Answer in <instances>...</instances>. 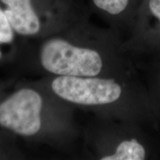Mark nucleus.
I'll return each mask as SVG.
<instances>
[{
    "instance_id": "423d86ee",
    "label": "nucleus",
    "mask_w": 160,
    "mask_h": 160,
    "mask_svg": "<svg viewBox=\"0 0 160 160\" xmlns=\"http://www.w3.org/2000/svg\"><path fill=\"white\" fill-rule=\"evenodd\" d=\"M16 33L12 28L8 19L0 6V62L3 58L2 47L3 45H11L14 41Z\"/></svg>"
},
{
    "instance_id": "0eeeda50",
    "label": "nucleus",
    "mask_w": 160,
    "mask_h": 160,
    "mask_svg": "<svg viewBox=\"0 0 160 160\" xmlns=\"http://www.w3.org/2000/svg\"><path fill=\"white\" fill-rule=\"evenodd\" d=\"M98 9L111 15H118L126 9L129 0H92Z\"/></svg>"
},
{
    "instance_id": "7ed1b4c3",
    "label": "nucleus",
    "mask_w": 160,
    "mask_h": 160,
    "mask_svg": "<svg viewBox=\"0 0 160 160\" xmlns=\"http://www.w3.org/2000/svg\"><path fill=\"white\" fill-rule=\"evenodd\" d=\"M49 87L53 94L65 102L87 107L114 102L122 92L114 79L97 77L53 76Z\"/></svg>"
},
{
    "instance_id": "39448f33",
    "label": "nucleus",
    "mask_w": 160,
    "mask_h": 160,
    "mask_svg": "<svg viewBox=\"0 0 160 160\" xmlns=\"http://www.w3.org/2000/svg\"><path fill=\"white\" fill-rule=\"evenodd\" d=\"M145 151L137 140H125L117 146L114 153L102 157V160H143Z\"/></svg>"
},
{
    "instance_id": "6e6552de",
    "label": "nucleus",
    "mask_w": 160,
    "mask_h": 160,
    "mask_svg": "<svg viewBox=\"0 0 160 160\" xmlns=\"http://www.w3.org/2000/svg\"><path fill=\"white\" fill-rule=\"evenodd\" d=\"M149 8L151 13L160 20V0H150Z\"/></svg>"
},
{
    "instance_id": "f03ea898",
    "label": "nucleus",
    "mask_w": 160,
    "mask_h": 160,
    "mask_svg": "<svg viewBox=\"0 0 160 160\" xmlns=\"http://www.w3.org/2000/svg\"><path fill=\"white\" fill-rule=\"evenodd\" d=\"M44 98L33 88L17 89L0 100V128L22 137L31 138L42 128Z\"/></svg>"
},
{
    "instance_id": "20e7f679",
    "label": "nucleus",
    "mask_w": 160,
    "mask_h": 160,
    "mask_svg": "<svg viewBox=\"0 0 160 160\" xmlns=\"http://www.w3.org/2000/svg\"><path fill=\"white\" fill-rule=\"evenodd\" d=\"M16 34L34 37L51 29L59 13V0H0Z\"/></svg>"
},
{
    "instance_id": "f257e3e1",
    "label": "nucleus",
    "mask_w": 160,
    "mask_h": 160,
    "mask_svg": "<svg viewBox=\"0 0 160 160\" xmlns=\"http://www.w3.org/2000/svg\"><path fill=\"white\" fill-rule=\"evenodd\" d=\"M41 67L53 76L92 77L101 73L103 62L94 49L66 36L53 35L42 42L39 51Z\"/></svg>"
}]
</instances>
